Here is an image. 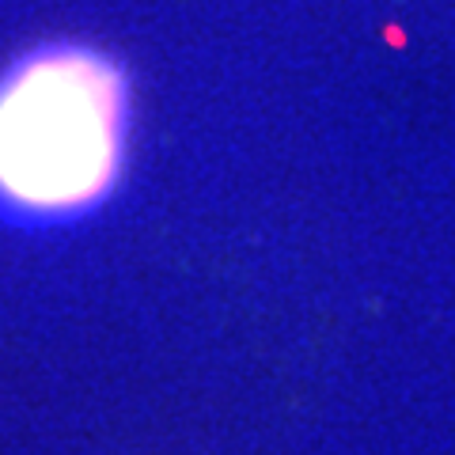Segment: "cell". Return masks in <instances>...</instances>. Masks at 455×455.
I'll return each instance as SVG.
<instances>
[{"label": "cell", "instance_id": "cell-1", "mask_svg": "<svg viewBox=\"0 0 455 455\" xmlns=\"http://www.w3.org/2000/svg\"><path fill=\"white\" fill-rule=\"evenodd\" d=\"M133 80L110 50L50 38L0 68V224L61 228L125 179Z\"/></svg>", "mask_w": 455, "mask_h": 455}]
</instances>
